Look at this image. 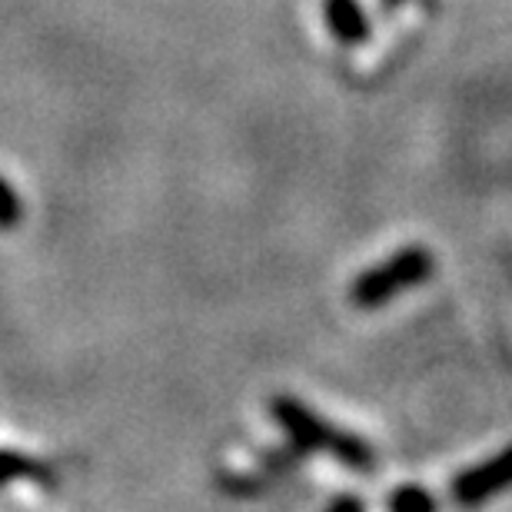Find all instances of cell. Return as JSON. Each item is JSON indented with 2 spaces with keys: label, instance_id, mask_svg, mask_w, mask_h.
<instances>
[{
  "label": "cell",
  "instance_id": "obj_1",
  "mask_svg": "<svg viewBox=\"0 0 512 512\" xmlns=\"http://www.w3.org/2000/svg\"><path fill=\"white\" fill-rule=\"evenodd\" d=\"M270 409H273L276 423H280L286 429V436L293 439V446L303 449V453H330L353 469L373 466V449L366 446L360 436L330 426L326 419L316 416L310 406H303L296 396H276Z\"/></svg>",
  "mask_w": 512,
  "mask_h": 512
},
{
  "label": "cell",
  "instance_id": "obj_2",
  "mask_svg": "<svg viewBox=\"0 0 512 512\" xmlns=\"http://www.w3.org/2000/svg\"><path fill=\"white\" fill-rule=\"evenodd\" d=\"M433 270H436V260L429 250H423V247L396 250L380 266H370L366 273L356 276L350 296L356 306H363V310H376V306L389 303L393 296L426 283L429 276H433Z\"/></svg>",
  "mask_w": 512,
  "mask_h": 512
},
{
  "label": "cell",
  "instance_id": "obj_3",
  "mask_svg": "<svg viewBox=\"0 0 512 512\" xmlns=\"http://www.w3.org/2000/svg\"><path fill=\"white\" fill-rule=\"evenodd\" d=\"M512 489V446L499 449L493 459L479 463L473 469H466L463 476H456L453 483V503L463 509H479L483 503H489L493 496Z\"/></svg>",
  "mask_w": 512,
  "mask_h": 512
},
{
  "label": "cell",
  "instance_id": "obj_4",
  "mask_svg": "<svg viewBox=\"0 0 512 512\" xmlns=\"http://www.w3.org/2000/svg\"><path fill=\"white\" fill-rule=\"evenodd\" d=\"M326 24H330V30L343 44H360V40L370 34L366 14L356 0H326Z\"/></svg>",
  "mask_w": 512,
  "mask_h": 512
},
{
  "label": "cell",
  "instance_id": "obj_5",
  "mask_svg": "<svg viewBox=\"0 0 512 512\" xmlns=\"http://www.w3.org/2000/svg\"><path fill=\"white\" fill-rule=\"evenodd\" d=\"M436 496L423 486H403L389 496V512H436Z\"/></svg>",
  "mask_w": 512,
  "mask_h": 512
},
{
  "label": "cell",
  "instance_id": "obj_6",
  "mask_svg": "<svg viewBox=\"0 0 512 512\" xmlns=\"http://www.w3.org/2000/svg\"><path fill=\"white\" fill-rule=\"evenodd\" d=\"M17 217H20V203L14 197V190L0 180V227H14Z\"/></svg>",
  "mask_w": 512,
  "mask_h": 512
},
{
  "label": "cell",
  "instance_id": "obj_7",
  "mask_svg": "<svg viewBox=\"0 0 512 512\" xmlns=\"http://www.w3.org/2000/svg\"><path fill=\"white\" fill-rule=\"evenodd\" d=\"M326 512H363V503L356 496H340Z\"/></svg>",
  "mask_w": 512,
  "mask_h": 512
}]
</instances>
